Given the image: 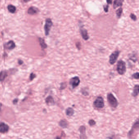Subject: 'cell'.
Wrapping results in <instances>:
<instances>
[{"label":"cell","mask_w":139,"mask_h":139,"mask_svg":"<svg viewBox=\"0 0 139 139\" xmlns=\"http://www.w3.org/2000/svg\"><path fill=\"white\" fill-rule=\"evenodd\" d=\"M117 70L120 75H123L126 72V63L124 61L120 60L118 62L117 66Z\"/></svg>","instance_id":"6da1fadb"},{"label":"cell","mask_w":139,"mask_h":139,"mask_svg":"<svg viewBox=\"0 0 139 139\" xmlns=\"http://www.w3.org/2000/svg\"><path fill=\"white\" fill-rule=\"evenodd\" d=\"M107 98L108 101L111 107L114 108H115L117 107L118 104V100L112 94H108Z\"/></svg>","instance_id":"7a4b0ae2"},{"label":"cell","mask_w":139,"mask_h":139,"mask_svg":"<svg viewBox=\"0 0 139 139\" xmlns=\"http://www.w3.org/2000/svg\"><path fill=\"white\" fill-rule=\"evenodd\" d=\"M93 105L98 109H102L105 106L103 98L102 96H98L93 102Z\"/></svg>","instance_id":"3957f363"},{"label":"cell","mask_w":139,"mask_h":139,"mask_svg":"<svg viewBox=\"0 0 139 139\" xmlns=\"http://www.w3.org/2000/svg\"><path fill=\"white\" fill-rule=\"evenodd\" d=\"M53 22L51 19L50 18L47 19L45 21V24L44 26V31L46 36H48L49 35L51 28Z\"/></svg>","instance_id":"277c9868"},{"label":"cell","mask_w":139,"mask_h":139,"mask_svg":"<svg viewBox=\"0 0 139 139\" xmlns=\"http://www.w3.org/2000/svg\"><path fill=\"white\" fill-rule=\"evenodd\" d=\"M139 127V120H138V119L137 121H136L133 124V125L132 126V128L130 129V130L128 132L127 134L128 137L129 138H131L132 135L134 133L135 131H136V130H138Z\"/></svg>","instance_id":"5b68a950"},{"label":"cell","mask_w":139,"mask_h":139,"mask_svg":"<svg viewBox=\"0 0 139 139\" xmlns=\"http://www.w3.org/2000/svg\"><path fill=\"white\" fill-rule=\"evenodd\" d=\"M120 54V51L116 50L113 52L109 56V63L111 65H113L116 62Z\"/></svg>","instance_id":"8992f818"},{"label":"cell","mask_w":139,"mask_h":139,"mask_svg":"<svg viewBox=\"0 0 139 139\" xmlns=\"http://www.w3.org/2000/svg\"><path fill=\"white\" fill-rule=\"evenodd\" d=\"M80 83V80L78 76H75L71 79L69 81V84L74 89L78 86Z\"/></svg>","instance_id":"52a82bcc"},{"label":"cell","mask_w":139,"mask_h":139,"mask_svg":"<svg viewBox=\"0 0 139 139\" xmlns=\"http://www.w3.org/2000/svg\"><path fill=\"white\" fill-rule=\"evenodd\" d=\"M9 130V126L4 122L0 123V133H7Z\"/></svg>","instance_id":"ba28073f"},{"label":"cell","mask_w":139,"mask_h":139,"mask_svg":"<svg viewBox=\"0 0 139 139\" xmlns=\"http://www.w3.org/2000/svg\"><path fill=\"white\" fill-rule=\"evenodd\" d=\"M79 130L80 132V139H86V128L85 126H81L79 128Z\"/></svg>","instance_id":"9c48e42d"},{"label":"cell","mask_w":139,"mask_h":139,"mask_svg":"<svg viewBox=\"0 0 139 139\" xmlns=\"http://www.w3.org/2000/svg\"><path fill=\"white\" fill-rule=\"evenodd\" d=\"M80 32L83 39L85 40H87L89 39V37L87 31L86 29H84L83 27H81L80 28Z\"/></svg>","instance_id":"30bf717a"},{"label":"cell","mask_w":139,"mask_h":139,"mask_svg":"<svg viewBox=\"0 0 139 139\" xmlns=\"http://www.w3.org/2000/svg\"><path fill=\"white\" fill-rule=\"evenodd\" d=\"M5 46L6 49L8 50H12L13 49H14L16 46V45L13 41L10 40L7 43H6V45H5Z\"/></svg>","instance_id":"8fae6325"},{"label":"cell","mask_w":139,"mask_h":139,"mask_svg":"<svg viewBox=\"0 0 139 139\" xmlns=\"http://www.w3.org/2000/svg\"><path fill=\"white\" fill-rule=\"evenodd\" d=\"M124 0H114L113 2V7L114 9L121 7L122 5Z\"/></svg>","instance_id":"7c38bea8"},{"label":"cell","mask_w":139,"mask_h":139,"mask_svg":"<svg viewBox=\"0 0 139 139\" xmlns=\"http://www.w3.org/2000/svg\"><path fill=\"white\" fill-rule=\"evenodd\" d=\"M39 12L38 9L35 7H32L29 8L28 10V13L30 15H34Z\"/></svg>","instance_id":"4fadbf2b"},{"label":"cell","mask_w":139,"mask_h":139,"mask_svg":"<svg viewBox=\"0 0 139 139\" xmlns=\"http://www.w3.org/2000/svg\"><path fill=\"white\" fill-rule=\"evenodd\" d=\"M45 102H46V103L47 104V105H53L54 104V100L53 98L50 96H48V97L46 98Z\"/></svg>","instance_id":"5bb4252c"},{"label":"cell","mask_w":139,"mask_h":139,"mask_svg":"<svg viewBox=\"0 0 139 139\" xmlns=\"http://www.w3.org/2000/svg\"><path fill=\"white\" fill-rule=\"evenodd\" d=\"M59 125L63 129H66L68 126V123L65 120H62L59 122Z\"/></svg>","instance_id":"9a60e30c"},{"label":"cell","mask_w":139,"mask_h":139,"mask_svg":"<svg viewBox=\"0 0 139 139\" xmlns=\"http://www.w3.org/2000/svg\"><path fill=\"white\" fill-rule=\"evenodd\" d=\"M139 86L138 85H135L132 93V96L134 97L137 96L139 94Z\"/></svg>","instance_id":"2e32d148"},{"label":"cell","mask_w":139,"mask_h":139,"mask_svg":"<svg viewBox=\"0 0 139 139\" xmlns=\"http://www.w3.org/2000/svg\"><path fill=\"white\" fill-rule=\"evenodd\" d=\"M66 115L68 116H73L74 113V111L73 108H68L66 109L65 111Z\"/></svg>","instance_id":"e0dca14e"},{"label":"cell","mask_w":139,"mask_h":139,"mask_svg":"<svg viewBox=\"0 0 139 139\" xmlns=\"http://www.w3.org/2000/svg\"><path fill=\"white\" fill-rule=\"evenodd\" d=\"M38 40L39 42L40 46H41L42 49H46L48 47V45H47L46 43H45L44 40L42 38H40V37L39 38Z\"/></svg>","instance_id":"ac0fdd59"},{"label":"cell","mask_w":139,"mask_h":139,"mask_svg":"<svg viewBox=\"0 0 139 139\" xmlns=\"http://www.w3.org/2000/svg\"><path fill=\"white\" fill-rule=\"evenodd\" d=\"M7 76V72L5 71H1L0 73V81H3Z\"/></svg>","instance_id":"d6986e66"},{"label":"cell","mask_w":139,"mask_h":139,"mask_svg":"<svg viewBox=\"0 0 139 139\" xmlns=\"http://www.w3.org/2000/svg\"><path fill=\"white\" fill-rule=\"evenodd\" d=\"M8 10L10 13H14L16 11V7L12 4H10L7 7Z\"/></svg>","instance_id":"ffe728a7"},{"label":"cell","mask_w":139,"mask_h":139,"mask_svg":"<svg viewBox=\"0 0 139 139\" xmlns=\"http://www.w3.org/2000/svg\"><path fill=\"white\" fill-rule=\"evenodd\" d=\"M122 11H123V9L121 7L119 8L118 10H116V14L118 18H120L122 13Z\"/></svg>","instance_id":"44dd1931"},{"label":"cell","mask_w":139,"mask_h":139,"mask_svg":"<svg viewBox=\"0 0 139 139\" xmlns=\"http://www.w3.org/2000/svg\"><path fill=\"white\" fill-rule=\"evenodd\" d=\"M129 59H130L131 60L133 61L134 62H135L137 61V57L135 54H132L130 57H129Z\"/></svg>","instance_id":"7402d4cb"},{"label":"cell","mask_w":139,"mask_h":139,"mask_svg":"<svg viewBox=\"0 0 139 139\" xmlns=\"http://www.w3.org/2000/svg\"><path fill=\"white\" fill-rule=\"evenodd\" d=\"M88 124L90 126H93L96 125V122L93 119H91L89 121Z\"/></svg>","instance_id":"603a6c76"},{"label":"cell","mask_w":139,"mask_h":139,"mask_svg":"<svg viewBox=\"0 0 139 139\" xmlns=\"http://www.w3.org/2000/svg\"><path fill=\"white\" fill-rule=\"evenodd\" d=\"M132 77L134 78V79H139V72H136L135 73L132 75Z\"/></svg>","instance_id":"cb8c5ba5"},{"label":"cell","mask_w":139,"mask_h":139,"mask_svg":"<svg viewBox=\"0 0 139 139\" xmlns=\"http://www.w3.org/2000/svg\"><path fill=\"white\" fill-rule=\"evenodd\" d=\"M36 77V75L34 73H32L30 74L29 76V79L31 81L33 80Z\"/></svg>","instance_id":"d4e9b609"},{"label":"cell","mask_w":139,"mask_h":139,"mask_svg":"<svg viewBox=\"0 0 139 139\" xmlns=\"http://www.w3.org/2000/svg\"><path fill=\"white\" fill-rule=\"evenodd\" d=\"M130 17L134 21H136L137 20V17L133 13H131L130 15Z\"/></svg>","instance_id":"484cf974"},{"label":"cell","mask_w":139,"mask_h":139,"mask_svg":"<svg viewBox=\"0 0 139 139\" xmlns=\"http://www.w3.org/2000/svg\"><path fill=\"white\" fill-rule=\"evenodd\" d=\"M67 86L66 83H62L61 84V86H60V90H63L66 88Z\"/></svg>","instance_id":"4316f807"},{"label":"cell","mask_w":139,"mask_h":139,"mask_svg":"<svg viewBox=\"0 0 139 139\" xmlns=\"http://www.w3.org/2000/svg\"><path fill=\"white\" fill-rule=\"evenodd\" d=\"M109 5H104L103 6V8L104 9V11H105V12H108V9H109Z\"/></svg>","instance_id":"83f0119b"},{"label":"cell","mask_w":139,"mask_h":139,"mask_svg":"<svg viewBox=\"0 0 139 139\" xmlns=\"http://www.w3.org/2000/svg\"><path fill=\"white\" fill-rule=\"evenodd\" d=\"M76 46L77 49H78L79 50H80V47H81V44L80 42H77L76 44Z\"/></svg>","instance_id":"f1b7e54d"},{"label":"cell","mask_w":139,"mask_h":139,"mask_svg":"<svg viewBox=\"0 0 139 139\" xmlns=\"http://www.w3.org/2000/svg\"><path fill=\"white\" fill-rule=\"evenodd\" d=\"M108 4H112L113 0H106Z\"/></svg>","instance_id":"f546056e"},{"label":"cell","mask_w":139,"mask_h":139,"mask_svg":"<svg viewBox=\"0 0 139 139\" xmlns=\"http://www.w3.org/2000/svg\"><path fill=\"white\" fill-rule=\"evenodd\" d=\"M18 101V99H15L13 101V104H14V105H16Z\"/></svg>","instance_id":"4dcf8cb0"},{"label":"cell","mask_w":139,"mask_h":139,"mask_svg":"<svg viewBox=\"0 0 139 139\" xmlns=\"http://www.w3.org/2000/svg\"><path fill=\"white\" fill-rule=\"evenodd\" d=\"M23 61L21 60H18V63L19 65H22L23 63Z\"/></svg>","instance_id":"1f68e13d"},{"label":"cell","mask_w":139,"mask_h":139,"mask_svg":"<svg viewBox=\"0 0 139 139\" xmlns=\"http://www.w3.org/2000/svg\"><path fill=\"white\" fill-rule=\"evenodd\" d=\"M56 139H62L61 137H59V136H57L56 138Z\"/></svg>","instance_id":"d6a6232c"},{"label":"cell","mask_w":139,"mask_h":139,"mask_svg":"<svg viewBox=\"0 0 139 139\" xmlns=\"http://www.w3.org/2000/svg\"><path fill=\"white\" fill-rule=\"evenodd\" d=\"M24 0L25 2H29L30 0Z\"/></svg>","instance_id":"836d02e7"},{"label":"cell","mask_w":139,"mask_h":139,"mask_svg":"<svg viewBox=\"0 0 139 139\" xmlns=\"http://www.w3.org/2000/svg\"><path fill=\"white\" fill-rule=\"evenodd\" d=\"M2 104L1 103H0V110L1 109V108Z\"/></svg>","instance_id":"e575fe53"},{"label":"cell","mask_w":139,"mask_h":139,"mask_svg":"<svg viewBox=\"0 0 139 139\" xmlns=\"http://www.w3.org/2000/svg\"><path fill=\"white\" fill-rule=\"evenodd\" d=\"M109 139H113L112 138H109Z\"/></svg>","instance_id":"d590c367"},{"label":"cell","mask_w":139,"mask_h":139,"mask_svg":"<svg viewBox=\"0 0 139 139\" xmlns=\"http://www.w3.org/2000/svg\"></svg>","instance_id":"8d00e7d4"}]
</instances>
